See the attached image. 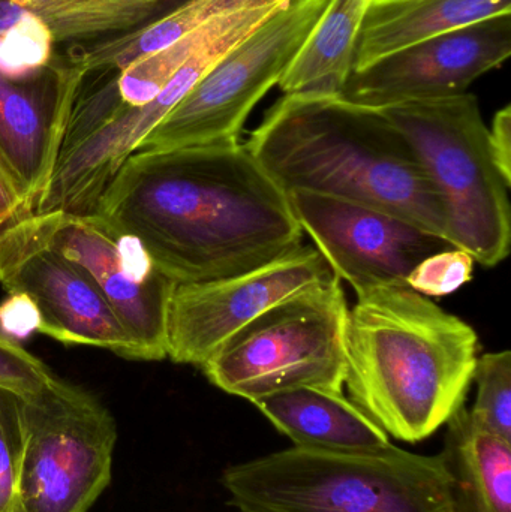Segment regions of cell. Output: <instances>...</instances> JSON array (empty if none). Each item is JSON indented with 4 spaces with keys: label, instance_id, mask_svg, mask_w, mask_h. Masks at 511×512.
<instances>
[{
    "label": "cell",
    "instance_id": "cell-26",
    "mask_svg": "<svg viewBox=\"0 0 511 512\" xmlns=\"http://www.w3.org/2000/svg\"><path fill=\"white\" fill-rule=\"evenodd\" d=\"M41 316L38 307L21 292H12L0 303V334L6 339L21 342L39 333Z\"/></svg>",
    "mask_w": 511,
    "mask_h": 512
},
{
    "label": "cell",
    "instance_id": "cell-7",
    "mask_svg": "<svg viewBox=\"0 0 511 512\" xmlns=\"http://www.w3.org/2000/svg\"><path fill=\"white\" fill-rule=\"evenodd\" d=\"M24 418L15 512H89L111 483L113 414L86 388L54 376L24 397Z\"/></svg>",
    "mask_w": 511,
    "mask_h": 512
},
{
    "label": "cell",
    "instance_id": "cell-27",
    "mask_svg": "<svg viewBox=\"0 0 511 512\" xmlns=\"http://www.w3.org/2000/svg\"><path fill=\"white\" fill-rule=\"evenodd\" d=\"M29 216L26 195L11 168L0 155V233Z\"/></svg>",
    "mask_w": 511,
    "mask_h": 512
},
{
    "label": "cell",
    "instance_id": "cell-28",
    "mask_svg": "<svg viewBox=\"0 0 511 512\" xmlns=\"http://www.w3.org/2000/svg\"><path fill=\"white\" fill-rule=\"evenodd\" d=\"M489 143L498 170L507 185L511 186V107L501 108L495 113L489 128Z\"/></svg>",
    "mask_w": 511,
    "mask_h": 512
},
{
    "label": "cell",
    "instance_id": "cell-13",
    "mask_svg": "<svg viewBox=\"0 0 511 512\" xmlns=\"http://www.w3.org/2000/svg\"><path fill=\"white\" fill-rule=\"evenodd\" d=\"M511 54L510 14L434 36L354 71L341 96L365 107L461 95Z\"/></svg>",
    "mask_w": 511,
    "mask_h": 512
},
{
    "label": "cell",
    "instance_id": "cell-25",
    "mask_svg": "<svg viewBox=\"0 0 511 512\" xmlns=\"http://www.w3.org/2000/svg\"><path fill=\"white\" fill-rule=\"evenodd\" d=\"M54 376L44 361L0 334V388L29 397L50 384Z\"/></svg>",
    "mask_w": 511,
    "mask_h": 512
},
{
    "label": "cell",
    "instance_id": "cell-15",
    "mask_svg": "<svg viewBox=\"0 0 511 512\" xmlns=\"http://www.w3.org/2000/svg\"><path fill=\"white\" fill-rule=\"evenodd\" d=\"M261 414L294 442L315 450H377L389 436L344 391L300 387L255 400Z\"/></svg>",
    "mask_w": 511,
    "mask_h": 512
},
{
    "label": "cell",
    "instance_id": "cell-18",
    "mask_svg": "<svg viewBox=\"0 0 511 512\" xmlns=\"http://www.w3.org/2000/svg\"><path fill=\"white\" fill-rule=\"evenodd\" d=\"M371 0H330L278 81L284 95L341 96L354 72L357 38Z\"/></svg>",
    "mask_w": 511,
    "mask_h": 512
},
{
    "label": "cell",
    "instance_id": "cell-4",
    "mask_svg": "<svg viewBox=\"0 0 511 512\" xmlns=\"http://www.w3.org/2000/svg\"><path fill=\"white\" fill-rule=\"evenodd\" d=\"M239 512H452L443 457L390 444L377 450L291 447L228 466Z\"/></svg>",
    "mask_w": 511,
    "mask_h": 512
},
{
    "label": "cell",
    "instance_id": "cell-5",
    "mask_svg": "<svg viewBox=\"0 0 511 512\" xmlns=\"http://www.w3.org/2000/svg\"><path fill=\"white\" fill-rule=\"evenodd\" d=\"M401 132L443 200L447 240L485 267L510 254L509 188L473 93L380 108Z\"/></svg>",
    "mask_w": 511,
    "mask_h": 512
},
{
    "label": "cell",
    "instance_id": "cell-24",
    "mask_svg": "<svg viewBox=\"0 0 511 512\" xmlns=\"http://www.w3.org/2000/svg\"><path fill=\"white\" fill-rule=\"evenodd\" d=\"M474 258L459 248L444 249L422 259L405 285L425 297H446L473 279Z\"/></svg>",
    "mask_w": 511,
    "mask_h": 512
},
{
    "label": "cell",
    "instance_id": "cell-2",
    "mask_svg": "<svg viewBox=\"0 0 511 512\" xmlns=\"http://www.w3.org/2000/svg\"><path fill=\"white\" fill-rule=\"evenodd\" d=\"M245 144L285 192L377 207L447 240L440 194L410 144L377 108L338 95H284Z\"/></svg>",
    "mask_w": 511,
    "mask_h": 512
},
{
    "label": "cell",
    "instance_id": "cell-17",
    "mask_svg": "<svg viewBox=\"0 0 511 512\" xmlns=\"http://www.w3.org/2000/svg\"><path fill=\"white\" fill-rule=\"evenodd\" d=\"M452 512H511V441L480 429L462 408L441 451Z\"/></svg>",
    "mask_w": 511,
    "mask_h": 512
},
{
    "label": "cell",
    "instance_id": "cell-11",
    "mask_svg": "<svg viewBox=\"0 0 511 512\" xmlns=\"http://www.w3.org/2000/svg\"><path fill=\"white\" fill-rule=\"evenodd\" d=\"M291 212L336 276L356 294L405 285L422 259L455 248L395 213L308 191L287 192Z\"/></svg>",
    "mask_w": 511,
    "mask_h": 512
},
{
    "label": "cell",
    "instance_id": "cell-8",
    "mask_svg": "<svg viewBox=\"0 0 511 512\" xmlns=\"http://www.w3.org/2000/svg\"><path fill=\"white\" fill-rule=\"evenodd\" d=\"M330 0H288L231 48L144 138L138 150L237 143L255 105L308 38Z\"/></svg>",
    "mask_w": 511,
    "mask_h": 512
},
{
    "label": "cell",
    "instance_id": "cell-22",
    "mask_svg": "<svg viewBox=\"0 0 511 512\" xmlns=\"http://www.w3.org/2000/svg\"><path fill=\"white\" fill-rule=\"evenodd\" d=\"M24 397L0 388V512H15L26 447Z\"/></svg>",
    "mask_w": 511,
    "mask_h": 512
},
{
    "label": "cell",
    "instance_id": "cell-16",
    "mask_svg": "<svg viewBox=\"0 0 511 512\" xmlns=\"http://www.w3.org/2000/svg\"><path fill=\"white\" fill-rule=\"evenodd\" d=\"M507 14L511 0H371L357 38L354 71L417 42Z\"/></svg>",
    "mask_w": 511,
    "mask_h": 512
},
{
    "label": "cell",
    "instance_id": "cell-21",
    "mask_svg": "<svg viewBox=\"0 0 511 512\" xmlns=\"http://www.w3.org/2000/svg\"><path fill=\"white\" fill-rule=\"evenodd\" d=\"M473 382L477 399L471 420L486 432L511 441V352H488L477 358Z\"/></svg>",
    "mask_w": 511,
    "mask_h": 512
},
{
    "label": "cell",
    "instance_id": "cell-1",
    "mask_svg": "<svg viewBox=\"0 0 511 512\" xmlns=\"http://www.w3.org/2000/svg\"><path fill=\"white\" fill-rule=\"evenodd\" d=\"M96 215L140 240L156 267L182 283L263 267L302 246L287 192L245 143L137 150Z\"/></svg>",
    "mask_w": 511,
    "mask_h": 512
},
{
    "label": "cell",
    "instance_id": "cell-20",
    "mask_svg": "<svg viewBox=\"0 0 511 512\" xmlns=\"http://www.w3.org/2000/svg\"><path fill=\"white\" fill-rule=\"evenodd\" d=\"M219 17L168 47L140 57L120 71L104 69L120 102L131 107H143L152 102L182 68L183 63L212 35Z\"/></svg>",
    "mask_w": 511,
    "mask_h": 512
},
{
    "label": "cell",
    "instance_id": "cell-10",
    "mask_svg": "<svg viewBox=\"0 0 511 512\" xmlns=\"http://www.w3.org/2000/svg\"><path fill=\"white\" fill-rule=\"evenodd\" d=\"M338 277L312 246L263 267L209 282L176 285L167 315V357L201 367L261 313Z\"/></svg>",
    "mask_w": 511,
    "mask_h": 512
},
{
    "label": "cell",
    "instance_id": "cell-3",
    "mask_svg": "<svg viewBox=\"0 0 511 512\" xmlns=\"http://www.w3.org/2000/svg\"><path fill=\"white\" fill-rule=\"evenodd\" d=\"M479 349L476 330L431 298L378 286L348 309L344 387L389 438L416 444L464 408Z\"/></svg>",
    "mask_w": 511,
    "mask_h": 512
},
{
    "label": "cell",
    "instance_id": "cell-19",
    "mask_svg": "<svg viewBox=\"0 0 511 512\" xmlns=\"http://www.w3.org/2000/svg\"><path fill=\"white\" fill-rule=\"evenodd\" d=\"M254 2L257 0H189L143 29L92 44L71 45L66 51L81 63L86 72L96 69L120 71L140 57L155 53L195 32L219 15Z\"/></svg>",
    "mask_w": 511,
    "mask_h": 512
},
{
    "label": "cell",
    "instance_id": "cell-9",
    "mask_svg": "<svg viewBox=\"0 0 511 512\" xmlns=\"http://www.w3.org/2000/svg\"><path fill=\"white\" fill-rule=\"evenodd\" d=\"M50 248L77 264L110 304L137 348L140 361L167 358V315L176 283L140 240L102 216L54 212L30 216Z\"/></svg>",
    "mask_w": 511,
    "mask_h": 512
},
{
    "label": "cell",
    "instance_id": "cell-23",
    "mask_svg": "<svg viewBox=\"0 0 511 512\" xmlns=\"http://www.w3.org/2000/svg\"><path fill=\"white\" fill-rule=\"evenodd\" d=\"M51 33L32 15L12 27L0 38V72L23 75L41 68L56 54Z\"/></svg>",
    "mask_w": 511,
    "mask_h": 512
},
{
    "label": "cell",
    "instance_id": "cell-12",
    "mask_svg": "<svg viewBox=\"0 0 511 512\" xmlns=\"http://www.w3.org/2000/svg\"><path fill=\"white\" fill-rule=\"evenodd\" d=\"M0 285L36 304L39 333L63 345L96 346L140 361L134 342L95 283L44 242L30 216L0 233Z\"/></svg>",
    "mask_w": 511,
    "mask_h": 512
},
{
    "label": "cell",
    "instance_id": "cell-6",
    "mask_svg": "<svg viewBox=\"0 0 511 512\" xmlns=\"http://www.w3.org/2000/svg\"><path fill=\"white\" fill-rule=\"evenodd\" d=\"M339 277L270 307L203 366L210 384L254 403L300 387L344 391L347 297Z\"/></svg>",
    "mask_w": 511,
    "mask_h": 512
},
{
    "label": "cell",
    "instance_id": "cell-14",
    "mask_svg": "<svg viewBox=\"0 0 511 512\" xmlns=\"http://www.w3.org/2000/svg\"><path fill=\"white\" fill-rule=\"evenodd\" d=\"M84 74L75 57L59 50L26 74L0 72V155L26 195L30 216L53 176Z\"/></svg>",
    "mask_w": 511,
    "mask_h": 512
}]
</instances>
